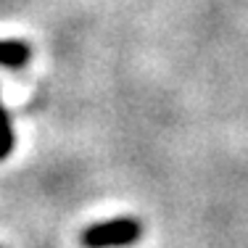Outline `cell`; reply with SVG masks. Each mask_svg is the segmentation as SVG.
I'll list each match as a JSON object with an SVG mask.
<instances>
[{"label":"cell","instance_id":"obj_1","mask_svg":"<svg viewBox=\"0 0 248 248\" xmlns=\"http://www.w3.org/2000/svg\"><path fill=\"white\" fill-rule=\"evenodd\" d=\"M143 235V224L135 217H119L100 224H90L82 232V246L85 248H127Z\"/></svg>","mask_w":248,"mask_h":248},{"label":"cell","instance_id":"obj_2","mask_svg":"<svg viewBox=\"0 0 248 248\" xmlns=\"http://www.w3.org/2000/svg\"><path fill=\"white\" fill-rule=\"evenodd\" d=\"M32 56L27 43L21 40H0V66H8V69H19L24 66Z\"/></svg>","mask_w":248,"mask_h":248},{"label":"cell","instance_id":"obj_3","mask_svg":"<svg viewBox=\"0 0 248 248\" xmlns=\"http://www.w3.org/2000/svg\"><path fill=\"white\" fill-rule=\"evenodd\" d=\"M11 151H14V127H11V119H8V114H5L3 103H0V161H3Z\"/></svg>","mask_w":248,"mask_h":248}]
</instances>
